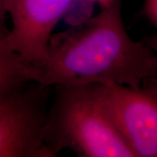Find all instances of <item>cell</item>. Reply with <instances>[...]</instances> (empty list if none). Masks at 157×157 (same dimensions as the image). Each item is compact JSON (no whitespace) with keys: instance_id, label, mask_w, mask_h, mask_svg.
Listing matches in <instances>:
<instances>
[{"instance_id":"6da1fadb","label":"cell","mask_w":157,"mask_h":157,"mask_svg":"<svg viewBox=\"0 0 157 157\" xmlns=\"http://www.w3.org/2000/svg\"><path fill=\"white\" fill-rule=\"evenodd\" d=\"M115 0L95 16L52 35L38 69L43 87L119 84L140 89L157 78V56L145 41L130 38Z\"/></svg>"},{"instance_id":"7a4b0ae2","label":"cell","mask_w":157,"mask_h":157,"mask_svg":"<svg viewBox=\"0 0 157 157\" xmlns=\"http://www.w3.org/2000/svg\"><path fill=\"white\" fill-rule=\"evenodd\" d=\"M54 87L45 139L55 156L68 148L83 157H135L98 101L93 85Z\"/></svg>"},{"instance_id":"3957f363","label":"cell","mask_w":157,"mask_h":157,"mask_svg":"<svg viewBox=\"0 0 157 157\" xmlns=\"http://www.w3.org/2000/svg\"><path fill=\"white\" fill-rule=\"evenodd\" d=\"M49 87L37 82L0 95V157H54L45 143Z\"/></svg>"},{"instance_id":"277c9868","label":"cell","mask_w":157,"mask_h":157,"mask_svg":"<svg viewBox=\"0 0 157 157\" xmlns=\"http://www.w3.org/2000/svg\"><path fill=\"white\" fill-rule=\"evenodd\" d=\"M95 95L135 157H157V100L143 89L93 85Z\"/></svg>"},{"instance_id":"5b68a950","label":"cell","mask_w":157,"mask_h":157,"mask_svg":"<svg viewBox=\"0 0 157 157\" xmlns=\"http://www.w3.org/2000/svg\"><path fill=\"white\" fill-rule=\"evenodd\" d=\"M73 0H8L11 26L0 47L39 69L48 57L52 32L67 14Z\"/></svg>"},{"instance_id":"8992f818","label":"cell","mask_w":157,"mask_h":157,"mask_svg":"<svg viewBox=\"0 0 157 157\" xmlns=\"http://www.w3.org/2000/svg\"><path fill=\"white\" fill-rule=\"evenodd\" d=\"M37 80V68L0 47V95L19 91Z\"/></svg>"},{"instance_id":"52a82bcc","label":"cell","mask_w":157,"mask_h":157,"mask_svg":"<svg viewBox=\"0 0 157 157\" xmlns=\"http://www.w3.org/2000/svg\"><path fill=\"white\" fill-rule=\"evenodd\" d=\"M144 41L150 46V48L155 52V53L157 56V35L146 37ZM141 87L146 90L147 92H148L151 95L154 96L157 100V78L147 81L142 85Z\"/></svg>"},{"instance_id":"ba28073f","label":"cell","mask_w":157,"mask_h":157,"mask_svg":"<svg viewBox=\"0 0 157 157\" xmlns=\"http://www.w3.org/2000/svg\"><path fill=\"white\" fill-rule=\"evenodd\" d=\"M143 14L157 27V0H145Z\"/></svg>"},{"instance_id":"9c48e42d","label":"cell","mask_w":157,"mask_h":157,"mask_svg":"<svg viewBox=\"0 0 157 157\" xmlns=\"http://www.w3.org/2000/svg\"><path fill=\"white\" fill-rule=\"evenodd\" d=\"M7 2L8 0H0V39H3L9 32L6 26Z\"/></svg>"},{"instance_id":"30bf717a","label":"cell","mask_w":157,"mask_h":157,"mask_svg":"<svg viewBox=\"0 0 157 157\" xmlns=\"http://www.w3.org/2000/svg\"><path fill=\"white\" fill-rule=\"evenodd\" d=\"M87 1H89V2L93 3V4H95V3L98 4L101 7V9H102V8H105L107 6H110L115 0H87Z\"/></svg>"}]
</instances>
